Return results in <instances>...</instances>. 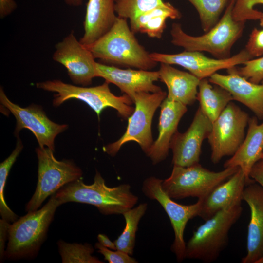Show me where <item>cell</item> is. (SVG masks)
<instances>
[{"label": "cell", "instance_id": "obj_6", "mask_svg": "<svg viewBox=\"0 0 263 263\" xmlns=\"http://www.w3.org/2000/svg\"><path fill=\"white\" fill-rule=\"evenodd\" d=\"M109 83L105 81L94 87H86L68 84L59 80H47L37 83L38 88L55 92L54 106H58L70 99H76L85 102L97 114L98 118L103 110L107 107L115 109L118 115L128 118L134 108L133 102L127 94L118 96L111 91Z\"/></svg>", "mask_w": 263, "mask_h": 263}, {"label": "cell", "instance_id": "obj_22", "mask_svg": "<svg viewBox=\"0 0 263 263\" xmlns=\"http://www.w3.org/2000/svg\"><path fill=\"white\" fill-rule=\"evenodd\" d=\"M248 130L243 142L232 157L226 161L224 168L239 167L248 180L254 165L262 159L263 152V122L259 124L257 117L249 118Z\"/></svg>", "mask_w": 263, "mask_h": 263}, {"label": "cell", "instance_id": "obj_28", "mask_svg": "<svg viewBox=\"0 0 263 263\" xmlns=\"http://www.w3.org/2000/svg\"><path fill=\"white\" fill-rule=\"evenodd\" d=\"M23 149L21 140L18 138L16 147L12 153L0 164V213L1 219L13 223L18 216L9 207L5 200L4 191L10 169Z\"/></svg>", "mask_w": 263, "mask_h": 263}, {"label": "cell", "instance_id": "obj_24", "mask_svg": "<svg viewBox=\"0 0 263 263\" xmlns=\"http://www.w3.org/2000/svg\"><path fill=\"white\" fill-rule=\"evenodd\" d=\"M180 17L181 14L176 8L169 2H165L130 20V28L134 33L140 32L150 38H160L166 26V20Z\"/></svg>", "mask_w": 263, "mask_h": 263}, {"label": "cell", "instance_id": "obj_40", "mask_svg": "<svg viewBox=\"0 0 263 263\" xmlns=\"http://www.w3.org/2000/svg\"><path fill=\"white\" fill-rule=\"evenodd\" d=\"M260 21V25L263 27V15L261 17V18L259 19Z\"/></svg>", "mask_w": 263, "mask_h": 263}, {"label": "cell", "instance_id": "obj_30", "mask_svg": "<svg viewBox=\"0 0 263 263\" xmlns=\"http://www.w3.org/2000/svg\"><path fill=\"white\" fill-rule=\"evenodd\" d=\"M117 16L130 20L137 16L163 5V0H114Z\"/></svg>", "mask_w": 263, "mask_h": 263}, {"label": "cell", "instance_id": "obj_31", "mask_svg": "<svg viewBox=\"0 0 263 263\" xmlns=\"http://www.w3.org/2000/svg\"><path fill=\"white\" fill-rule=\"evenodd\" d=\"M257 4L263 5V0H236L232 11L234 20L244 22L247 20L259 19L263 12L254 8Z\"/></svg>", "mask_w": 263, "mask_h": 263}, {"label": "cell", "instance_id": "obj_9", "mask_svg": "<svg viewBox=\"0 0 263 263\" xmlns=\"http://www.w3.org/2000/svg\"><path fill=\"white\" fill-rule=\"evenodd\" d=\"M167 96V93L162 90L155 93L136 94L133 99L134 110L128 118L126 131L116 141L104 147V151L113 156L122 146L133 141L136 142L146 154L153 142L151 129L152 118Z\"/></svg>", "mask_w": 263, "mask_h": 263}, {"label": "cell", "instance_id": "obj_12", "mask_svg": "<svg viewBox=\"0 0 263 263\" xmlns=\"http://www.w3.org/2000/svg\"><path fill=\"white\" fill-rule=\"evenodd\" d=\"M0 101L15 116L17 121L15 134L22 129H28L35 136L39 146L54 150L56 137L68 128L66 124H59L51 121L39 106L32 104L23 108L11 101L0 89Z\"/></svg>", "mask_w": 263, "mask_h": 263}, {"label": "cell", "instance_id": "obj_42", "mask_svg": "<svg viewBox=\"0 0 263 263\" xmlns=\"http://www.w3.org/2000/svg\"><path fill=\"white\" fill-rule=\"evenodd\" d=\"M262 159L263 160V154H262Z\"/></svg>", "mask_w": 263, "mask_h": 263}, {"label": "cell", "instance_id": "obj_3", "mask_svg": "<svg viewBox=\"0 0 263 263\" xmlns=\"http://www.w3.org/2000/svg\"><path fill=\"white\" fill-rule=\"evenodd\" d=\"M60 205L53 194L40 209L28 212L12 224L8 231V242L4 256L9 259L35 256L46 237L57 208Z\"/></svg>", "mask_w": 263, "mask_h": 263}, {"label": "cell", "instance_id": "obj_27", "mask_svg": "<svg viewBox=\"0 0 263 263\" xmlns=\"http://www.w3.org/2000/svg\"><path fill=\"white\" fill-rule=\"evenodd\" d=\"M58 250L63 263H103L92 255L94 249L89 244L68 243L60 240L57 243Z\"/></svg>", "mask_w": 263, "mask_h": 263}, {"label": "cell", "instance_id": "obj_16", "mask_svg": "<svg viewBox=\"0 0 263 263\" xmlns=\"http://www.w3.org/2000/svg\"><path fill=\"white\" fill-rule=\"evenodd\" d=\"M95 67L96 77L114 84L132 101L134 96L138 93H155L162 90L154 83L159 79L158 71L123 69L97 62Z\"/></svg>", "mask_w": 263, "mask_h": 263}, {"label": "cell", "instance_id": "obj_14", "mask_svg": "<svg viewBox=\"0 0 263 263\" xmlns=\"http://www.w3.org/2000/svg\"><path fill=\"white\" fill-rule=\"evenodd\" d=\"M150 56L157 63L181 66L200 80L211 76L220 70L244 64L252 57L245 49L232 56L219 59L208 57L201 52L186 50L174 54L153 52Z\"/></svg>", "mask_w": 263, "mask_h": 263}, {"label": "cell", "instance_id": "obj_36", "mask_svg": "<svg viewBox=\"0 0 263 263\" xmlns=\"http://www.w3.org/2000/svg\"><path fill=\"white\" fill-rule=\"evenodd\" d=\"M9 223L1 219L0 220V259H3L5 254L4 244L6 241V238L8 237V231Z\"/></svg>", "mask_w": 263, "mask_h": 263}, {"label": "cell", "instance_id": "obj_18", "mask_svg": "<svg viewBox=\"0 0 263 263\" xmlns=\"http://www.w3.org/2000/svg\"><path fill=\"white\" fill-rule=\"evenodd\" d=\"M243 200L248 204L250 219L248 225L247 253L242 263H256L263 255V189L255 181L247 185Z\"/></svg>", "mask_w": 263, "mask_h": 263}, {"label": "cell", "instance_id": "obj_32", "mask_svg": "<svg viewBox=\"0 0 263 263\" xmlns=\"http://www.w3.org/2000/svg\"><path fill=\"white\" fill-rule=\"evenodd\" d=\"M237 69L238 73L250 82L259 84L263 80V56L249 60Z\"/></svg>", "mask_w": 263, "mask_h": 263}, {"label": "cell", "instance_id": "obj_33", "mask_svg": "<svg viewBox=\"0 0 263 263\" xmlns=\"http://www.w3.org/2000/svg\"><path fill=\"white\" fill-rule=\"evenodd\" d=\"M95 247L101 254L104 259L109 263H136L137 260L129 254L120 250L112 251L99 242L95 244Z\"/></svg>", "mask_w": 263, "mask_h": 263}, {"label": "cell", "instance_id": "obj_41", "mask_svg": "<svg viewBox=\"0 0 263 263\" xmlns=\"http://www.w3.org/2000/svg\"><path fill=\"white\" fill-rule=\"evenodd\" d=\"M256 263H263V255L256 262Z\"/></svg>", "mask_w": 263, "mask_h": 263}, {"label": "cell", "instance_id": "obj_5", "mask_svg": "<svg viewBox=\"0 0 263 263\" xmlns=\"http://www.w3.org/2000/svg\"><path fill=\"white\" fill-rule=\"evenodd\" d=\"M243 212L242 203L222 209L199 225L186 245L185 258L215 261L227 245L228 234Z\"/></svg>", "mask_w": 263, "mask_h": 263}, {"label": "cell", "instance_id": "obj_21", "mask_svg": "<svg viewBox=\"0 0 263 263\" xmlns=\"http://www.w3.org/2000/svg\"><path fill=\"white\" fill-rule=\"evenodd\" d=\"M114 0H89L83 22L84 34L79 41L86 47L95 42L113 26L115 15Z\"/></svg>", "mask_w": 263, "mask_h": 263}, {"label": "cell", "instance_id": "obj_39", "mask_svg": "<svg viewBox=\"0 0 263 263\" xmlns=\"http://www.w3.org/2000/svg\"><path fill=\"white\" fill-rule=\"evenodd\" d=\"M65 2L70 6H79L82 3V0H64Z\"/></svg>", "mask_w": 263, "mask_h": 263}, {"label": "cell", "instance_id": "obj_13", "mask_svg": "<svg viewBox=\"0 0 263 263\" xmlns=\"http://www.w3.org/2000/svg\"><path fill=\"white\" fill-rule=\"evenodd\" d=\"M53 55L54 61L62 65L67 70L72 82L76 85H90L96 77L95 58L90 50L72 31L55 46Z\"/></svg>", "mask_w": 263, "mask_h": 263}, {"label": "cell", "instance_id": "obj_23", "mask_svg": "<svg viewBox=\"0 0 263 263\" xmlns=\"http://www.w3.org/2000/svg\"><path fill=\"white\" fill-rule=\"evenodd\" d=\"M158 72L159 79L168 88V99L186 106L192 105L197 99L201 80L196 76L166 63H161Z\"/></svg>", "mask_w": 263, "mask_h": 263}, {"label": "cell", "instance_id": "obj_15", "mask_svg": "<svg viewBox=\"0 0 263 263\" xmlns=\"http://www.w3.org/2000/svg\"><path fill=\"white\" fill-rule=\"evenodd\" d=\"M212 126V123L199 107L187 131H177L171 140L173 166L188 167L199 163L202 143L208 137Z\"/></svg>", "mask_w": 263, "mask_h": 263}, {"label": "cell", "instance_id": "obj_4", "mask_svg": "<svg viewBox=\"0 0 263 263\" xmlns=\"http://www.w3.org/2000/svg\"><path fill=\"white\" fill-rule=\"evenodd\" d=\"M236 0H230L222 18L206 33L192 36L186 33L180 24L174 23L171 42L186 51H206L219 58L230 57V50L241 36L244 22L234 20L232 11Z\"/></svg>", "mask_w": 263, "mask_h": 263}, {"label": "cell", "instance_id": "obj_2", "mask_svg": "<svg viewBox=\"0 0 263 263\" xmlns=\"http://www.w3.org/2000/svg\"><path fill=\"white\" fill-rule=\"evenodd\" d=\"M127 19L117 16L111 28L87 47L95 59L105 63L150 70L157 64L136 38Z\"/></svg>", "mask_w": 263, "mask_h": 263}, {"label": "cell", "instance_id": "obj_8", "mask_svg": "<svg viewBox=\"0 0 263 263\" xmlns=\"http://www.w3.org/2000/svg\"><path fill=\"white\" fill-rule=\"evenodd\" d=\"M53 151L48 147L39 146L36 149L38 182L35 193L26 206L27 212L38 210L49 196L82 177L81 169L72 161H58L55 158Z\"/></svg>", "mask_w": 263, "mask_h": 263}, {"label": "cell", "instance_id": "obj_20", "mask_svg": "<svg viewBox=\"0 0 263 263\" xmlns=\"http://www.w3.org/2000/svg\"><path fill=\"white\" fill-rule=\"evenodd\" d=\"M160 107L158 136L146 153L153 164L159 163L168 156L171 140L177 131L180 119L187 111V106L167 97Z\"/></svg>", "mask_w": 263, "mask_h": 263}, {"label": "cell", "instance_id": "obj_35", "mask_svg": "<svg viewBox=\"0 0 263 263\" xmlns=\"http://www.w3.org/2000/svg\"><path fill=\"white\" fill-rule=\"evenodd\" d=\"M250 177L263 189V160H259L254 165L250 171Z\"/></svg>", "mask_w": 263, "mask_h": 263}, {"label": "cell", "instance_id": "obj_37", "mask_svg": "<svg viewBox=\"0 0 263 263\" xmlns=\"http://www.w3.org/2000/svg\"><path fill=\"white\" fill-rule=\"evenodd\" d=\"M15 2L13 0H0V15L3 18L10 14L16 7Z\"/></svg>", "mask_w": 263, "mask_h": 263}, {"label": "cell", "instance_id": "obj_11", "mask_svg": "<svg viewBox=\"0 0 263 263\" xmlns=\"http://www.w3.org/2000/svg\"><path fill=\"white\" fill-rule=\"evenodd\" d=\"M163 180L151 176L143 183V193L150 199L156 200L162 207L170 221L174 233V240L171 249L178 262L185 259L186 244L184 238V231L189 220L199 216L201 200L189 205L179 204L173 200L163 189Z\"/></svg>", "mask_w": 263, "mask_h": 263}, {"label": "cell", "instance_id": "obj_29", "mask_svg": "<svg viewBox=\"0 0 263 263\" xmlns=\"http://www.w3.org/2000/svg\"><path fill=\"white\" fill-rule=\"evenodd\" d=\"M197 10L205 32L211 29L229 0H187Z\"/></svg>", "mask_w": 263, "mask_h": 263}, {"label": "cell", "instance_id": "obj_17", "mask_svg": "<svg viewBox=\"0 0 263 263\" xmlns=\"http://www.w3.org/2000/svg\"><path fill=\"white\" fill-rule=\"evenodd\" d=\"M228 75L215 73L209 82L227 91L233 100L242 103L260 119H263V80L255 84L241 76L235 66L227 69Z\"/></svg>", "mask_w": 263, "mask_h": 263}, {"label": "cell", "instance_id": "obj_25", "mask_svg": "<svg viewBox=\"0 0 263 263\" xmlns=\"http://www.w3.org/2000/svg\"><path fill=\"white\" fill-rule=\"evenodd\" d=\"M198 88L197 100L199 107L213 123L233 98L224 88L220 86L213 87L206 78L200 80Z\"/></svg>", "mask_w": 263, "mask_h": 263}, {"label": "cell", "instance_id": "obj_26", "mask_svg": "<svg viewBox=\"0 0 263 263\" xmlns=\"http://www.w3.org/2000/svg\"><path fill=\"white\" fill-rule=\"evenodd\" d=\"M147 208L148 204L143 203L122 214L125 220V227L122 233L114 241L116 250L122 251L130 255L133 254L138 225Z\"/></svg>", "mask_w": 263, "mask_h": 263}, {"label": "cell", "instance_id": "obj_38", "mask_svg": "<svg viewBox=\"0 0 263 263\" xmlns=\"http://www.w3.org/2000/svg\"><path fill=\"white\" fill-rule=\"evenodd\" d=\"M97 239L99 243L104 246L112 250H116L114 242H112L105 234H99L97 236Z\"/></svg>", "mask_w": 263, "mask_h": 263}, {"label": "cell", "instance_id": "obj_1", "mask_svg": "<svg viewBox=\"0 0 263 263\" xmlns=\"http://www.w3.org/2000/svg\"><path fill=\"white\" fill-rule=\"evenodd\" d=\"M55 195L60 205L71 202L90 204L106 215L122 214L138 201L129 184L108 187L97 171L93 184H85L80 178L64 186Z\"/></svg>", "mask_w": 263, "mask_h": 263}, {"label": "cell", "instance_id": "obj_19", "mask_svg": "<svg viewBox=\"0 0 263 263\" xmlns=\"http://www.w3.org/2000/svg\"><path fill=\"white\" fill-rule=\"evenodd\" d=\"M255 182L248 180L242 170H238L225 182L216 186L201 200L200 217L204 221L218 211L236 204L242 203L245 186Z\"/></svg>", "mask_w": 263, "mask_h": 263}, {"label": "cell", "instance_id": "obj_7", "mask_svg": "<svg viewBox=\"0 0 263 263\" xmlns=\"http://www.w3.org/2000/svg\"><path fill=\"white\" fill-rule=\"evenodd\" d=\"M239 169L237 167H230L215 172L205 168L199 163L188 167L173 166L170 175L163 180L161 185L165 192L173 199L189 197L203 199Z\"/></svg>", "mask_w": 263, "mask_h": 263}, {"label": "cell", "instance_id": "obj_10", "mask_svg": "<svg viewBox=\"0 0 263 263\" xmlns=\"http://www.w3.org/2000/svg\"><path fill=\"white\" fill-rule=\"evenodd\" d=\"M248 114L230 102L212 123L207 139L211 147V160L218 163L224 157L232 156L244 139Z\"/></svg>", "mask_w": 263, "mask_h": 263}, {"label": "cell", "instance_id": "obj_34", "mask_svg": "<svg viewBox=\"0 0 263 263\" xmlns=\"http://www.w3.org/2000/svg\"><path fill=\"white\" fill-rule=\"evenodd\" d=\"M245 49L252 57L263 55V29L252 30Z\"/></svg>", "mask_w": 263, "mask_h": 263}]
</instances>
